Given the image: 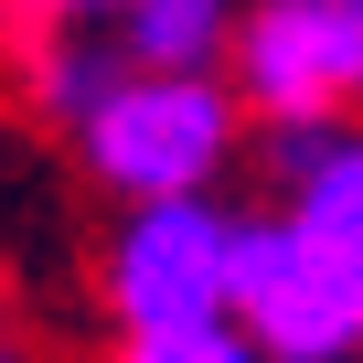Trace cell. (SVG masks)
Segmentation results:
<instances>
[{
    "instance_id": "cell-1",
    "label": "cell",
    "mask_w": 363,
    "mask_h": 363,
    "mask_svg": "<svg viewBox=\"0 0 363 363\" xmlns=\"http://www.w3.org/2000/svg\"><path fill=\"white\" fill-rule=\"evenodd\" d=\"M246 139V96L235 75H171V65H128L86 118L75 150L118 203H160V193H214L225 160Z\"/></svg>"
},
{
    "instance_id": "cell-2",
    "label": "cell",
    "mask_w": 363,
    "mask_h": 363,
    "mask_svg": "<svg viewBox=\"0 0 363 363\" xmlns=\"http://www.w3.org/2000/svg\"><path fill=\"white\" fill-rule=\"evenodd\" d=\"M235 246H246V214H225L214 193L128 203L118 235H107V310H118V331L235 320Z\"/></svg>"
},
{
    "instance_id": "cell-3",
    "label": "cell",
    "mask_w": 363,
    "mask_h": 363,
    "mask_svg": "<svg viewBox=\"0 0 363 363\" xmlns=\"http://www.w3.org/2000/svg\"><path fill=\"white\" fill-rule=\"evenodd\" d=\"M235 320L257 331L267 363H352L363 352V267L299 235L289 214L246 225L235 246Z\"/></svg>"
},
{
    "instance_id": "cell-4",
    "label": "cell",
    "mask_w": 363,
    "mask_h": 363,
    "mask_svg": "<svg viewBox=\"0 0 363 363\" xmlns=\"http://www.w3.org/2000/svg\"><path fill=\"white\" fill-rule=\"evenodd\" d=\"M225 75H235L246 118H267V128L363 107V0H257L235 22Z\"/></svg>"
},
{
    "instance_id": "cell-5",
    "label": "cell",
    "mask_w": 363,
    "mask_h": 363,
    "mask_svg": "<svg viewBox=\"0 0 363 363\" xmlns=\"http://www.w3.org/2000/svg\"><path fill=\"white\" fill-rule=\"evenodd\" d=\"M267 150H278V214L363 267V128L310 118V128H267Z\"/></svg>"
},
{
    "instance_id": "cell-6",
    "label": "cell",
    "mask_w": 363,
    "mask_h": 363,
    "mask_svg": "<svg viewBox=\"0 0 363 363\" xmlns=\"http://www.w3.org/2000/svg\"><path fill=\"white\" fill-rule=\"evenodd\" d=\"M235 0H118L107 11V43L128 65H171V75H214L235 54Z\"/></svg>"
},
{
    "instance_id": "cell-7",
    "label": "cell",
    "mask_w": 363,
    "mask_h": 363,
    "mask_svg": "<svg viewBox=\"0 0 363 363\" xmlns=\"http://www.w3.org/2000/svg\"><path fill=\"white\" fill-rule=\"evenodd\" d=\"M118 363H267L246 320H182V331H118Z\"/></svg>"
},
{
    "instance_id": "cell-8",
    "label": "cell",
    "mask_w": 363,
    "mask_h": 363,
    "mask_svg": "<svg viewBox=\"0 0 363 363\" xmlns=\"http://www.w3.org/2000/svg\"><path fill=\"white\" fill-rule=\"evenodd\" d=\"M118 0H0V22H11L22 43H43V33H75V22H107Z\"/></svg>"
},
{
    "instance_id": "cell-9",
    "label": "cell",
    "mask_w": 363,
    "mask_h": 363,
    "mask_svg": "<svg viewBox=\"0 0 363 363\" xmlns=\"http://www.w3.org/2000/svg\"><path fill=\"white\" fill-rule=\"evenodd\" d=\"M0 363H22V352H0Z\"/></svg>"
}]
</instances>
